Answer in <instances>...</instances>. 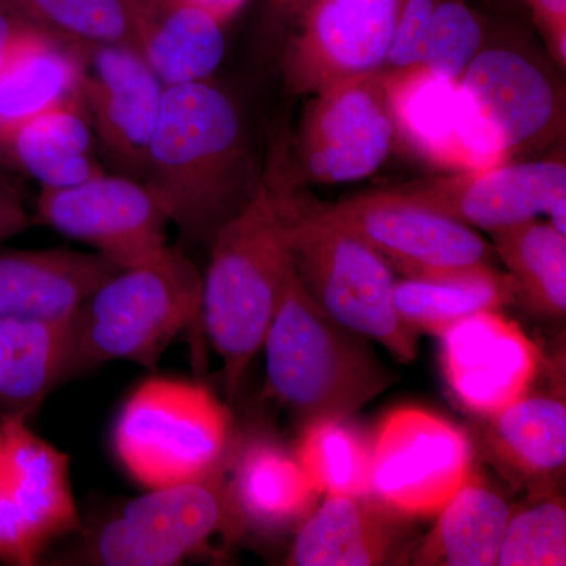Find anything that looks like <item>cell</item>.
Masks as SVG:
<instances>
[{
    "label": "cell",
    "instance_id": "cell-1",
    "mask_svg": "<svg viewBox=\"0 0 566 566\" xmlns=\"http://www.w3.org/2000/svg\"><path fill=\"white\" fill-rule=\"evenodd\" d=\"M244 126L232 96L211 81L166 87L144 181L170 223L210 244L248 203Z\"/></svg>",
    "mask_w": 566,
    "mask_h": 566
},
{
    "label": "cell",
    "instance_id": "cell-2",
    "mask_svg": "<svg viewBox=\"0 0 566 566\" xmlns=\"http://www.w3.org/2000/svg\"><path fill=\"white\" fill-rule=\"evenodd\" d=\"M263 348L268 392L304 424L348 419L397 379L367 337L324 314L292 260Z\"/></svg>",
    "mask_w": 566,
    "mask_h": 566
},
{
    "label": "cell",
    "instance_id": "cell-3",
    "mask_svg": "<svg viewBox=\"0 0 566 566\" xmlns=\"http://www.w3.org/2000/svg\"><path fill=\"white\" fill-rule=\"evenodd\" d=\"M202 275V324L221 356L229 398L263 348L290 263L273 189L260 185L212 237Z\"/></svg>",
    "mask_w": 566,
    "mask_h": 566
},
{
    "label": "cell",
    "instance_id": "cell-4",
    "mask_svg": "<svg viewBox=\"0 0 566 566\" xmlns=\"http://www.w3.org/2000/svg\"><path fill=\"white\" fill-rule=\"evenodd\" d=\"M203 279L180 249L118 271L70 323L66 376L112 360L155 368L175 338L202 322Z\"/></svg>",
    "mask_w": 566,
    "mask_h": 566
},
{
    "label": "cell",
    "instance_id": "cell-5",
    "mask_svg": "<svg viewBox=\"0 0 566 566\" xmlns=\"http://www.w3.org/2000/svg\"><path fill=\"white\" fill-rule=\"evenodd\" d=\"M294 273L316 305L342 326L374 338L401 363L417 356L419 333L398 314L394 270L356 234L274 191Z\"/></svg>",
    "mask_w": 566,
    "mask_h": 566
},
{
    "label": "cell",
    "instance_id": "cell-6",
    "mask_svg": "<svg viewBox=\"0 0 566 566\" xmlns=\"http://www.w3.org/2000/svg\"><path fill=\"white\" fill-rule=\"evenodd\" d=\"M232 442L222 401L199 382L150 378L122 406L112 447L145 490L199 482L218 472Z\"/></svg>",
    "mask_w": 566,
    "mask_h": 566
},
{
    "label": "cell",
    "instance_id": "cell-7",
    "mask_svg": "<svg viewBox=\"0 0 566 566\" xmlns=\"http://www.w3.org/2000/svg\"><path fill=\"white\" fill-rule=\"evenodd\" d=\"M471 439L446 417L398 408L370 444V497L400 516H433L472 476Z\"/></svg>",
    "mask_w": 566,
    "mask_h": 566
},
{
    "label": "cell",
    "instance_id": "cell-8",
    "mask_svg": "<svg viewBox=\"0 0 566 566\" xmlns=\"http://www.w3.org/2000/svg\"><path fill=\"white\" fill-rule=\"evenodd\" d=\"M147 491L88 536L82 557L87 564L178 565L227 521L223 465L199 482Z\"/></svg>",
    "mask_w": 566,
    "mask_h": 566
},
{
    "label": "cell",
    "instance_id": "cell-9",
    "mask_svg": "<svg viewBox=\"0 0 566 566\" xmlns=\"http://www.w3.org/2000/svg\"><path fill=\"white\" fill-rule=\"evenodd\" d=\"M395 140L381 74H367L311 95L297 132V164L316 185L360 181L386 163Z\"/></svg>",
    "mask_w": 566,
    "mask_h": 566
},
{
    "label": "cell",
    "instance_id": "cell-10",
    "mask_svg": "<svg viewBox=\"0 0 566 566\" xmlns=\"http://www.w3.org/2000/svg\"><path fill=\"white\" fill-rule=\"evenodd\" d=\"M397 139L423 161L450 174L510 163L504 142L460 84L416 69L379 73Z\"/></svg>",
    "mask_w": 566,
    "mask_h": 566
},
{
    "label": "cell",
    "instance_id": "cell-11",
    "mask_svg": "<svg viewBox=\"0 0 566 566\" xmlns=\"http://www.w3.org/2000/svg\"><path fill=\"white\" fill-rule=\"evenodd\" d=\"M371 245L405 277L491 264L493 245L472 227L398 192L376 191L316 208Z\"/></svg>",
    "mask_w": 566,
    "mask_h": 566
},
{
    "label": "cell",
    "instance_id": "cell-12",
    "mask_svg": "<svg viewBox=\"0 0 566 566\" xmlns=\"http://www.w3.org/2000/svg\"><path fill=\"white\" fill-rule=\"evenodd\" d=\"M36 214L55 232L92 245L122 270L167 248L170 221L144 180L103 172L69 188L41 189Z\"/></svg>",
    "mask_w": 566,
    "mask_h": 566
},
{
    "label": "cell",
    "instance_id": "cell-13",
    "mask_svg": "<svg viewBox=\"0 0 566 566\" xmlns=\"http://www.w3.org/2000/svg\"><path fill=\"white\" fill-rule=\"evenodd\" d=\"M405 0H307L283 54L286 87L300 95L379 73Z\"/></svg>",
    "mask_w": 566,
    "mask_h": 566
},
{
    "label": "cell",
    "instance_id": "cell-14",
    "mask_svg": "<svg viewBox=\"0 0 566 566\" xmlns=\"http://www.w3.org/2000/svg\"><path fill=\"white\" fill-rule=\"evenodd\" d=\"M77 48L80 96L93 132L123 175L144 180L166 87L132 44Z\"/></svg>",
    "mask_w": 566,
    "mask_h": 566
},
{
    "label": "cell",
    "instance_id": "cell-15",
    "mask_svg": "<svg viewBox=\"0 0 566 566\" xmlns=\"http://www.w3.org/2000/svg\"><path fill=\"white\" fill-rule=\"evenodd\" d=\"M424 208L486 232L538 219L566 197L565 156L521 159L397 188Z\"/></svg>",
    "mask_w": 566,
    "mask_h": 566
},
{
    "label": "cell",
    "instance_id": "cell-16",
    "mask_svg": "<svg viewBox=\"0 0 566 566\" xmlns=\"http://www.w3.org/2000/svg\"><path fill=\"white\" fill-rule=\"evenodd\" d=\"M460 84L493 123L510 161L546 150L564 136L565 93L526 52L483 46Z\"/></svg>",
    "mask_w": 566,
    "mask_h": 566
},
{
    "label": "cell",
    "instance_id": "cell-17",
    "mask_svg": "<svg viewBox=\"0 0 566 566\" xmlns=\"http://www.w3.org/2000/svg\"><path fill=\"white\" fill-rule=\"evenodd\" d=\"M447 386L468 411L494 416L528 394L542 353L520 324L497 311L461 319L441 335Z\"/></svg>",
    "mask_w": 566,
    "mask_h": 566
},
{
    "label": "cell",
    "instance_id": "cell-18",
    "mask_svg": "<svg viewBox=\"0 0 566 566\" xmlns=\"http://www.w3.org/2000/svg\"><path fill=\"white\" fill-rule=\"evenodd\" d=\"M118 271L96 252L0 248V315L71 323L85 300Z\"/></svg>",
    "mask_w": 566,
    "mask_h": 566
},
{
    "label": "cell",
    "instance_id": "cell-19",
    "mask_svg": "<svg viewBox=\"0 0 566 566\" xmlns=\"http://www.w3.org/2000/svg\"><path fill=\"white\" fill-rule=\"evenodd\" d=\"M3 461L14 505L33 539L46 551L81 526L70 482V460L22 417L0 416Z\"/></svg>",
    "mask_w": 566,
    "mask_h": 566
},
{
    "label": "cell",
    "instance_id": "cell-20",
    "mask_svg": "<svg viewBox=\"0 0 566 566\" xmlns=\"http://www.w3.org/2000/svg\"><path fill=\"white\" fill-rule=\"evenodd\" d=\"M397 513L374 497H327L297 532L286 565H386L400 549Z\"/></svg>",
    "mask_w": 566,
    "mask_h": 566
},
{
    "label": "cell",
    "instance_id": "cell-21",
    "mask_svg": "<svg viewBox=\"0 0 566 566\" xmlns=\"http://www.w3.org/2000/svg\"><path fill=\"white\" fill-rule=\"evenodd\" d=\"M223 495L227 515L233 513L255 531L277 532L307 515L319 494L296 457L273 441L256 439L234 458Z\"/></svg>",
    "mask_w": 566,
    "mask_h": 566
},
{
    "label": "cell",
    "instance_id": "cell-22",
    "mask_svg": "<svg viewBox=\"0 0 566 566\" xmlns=\"http://www.w3.org/2000/svg\"><path fill=\"white\" fill-rule=\"evenodd\" d=\"M95 137L81 96H74L14 129L0 153L41 189L69 188L104 172Z\"/></svg>",
    "mask_w": 566,
    "mask_h": 566
},
{
    "label": "cell",
    "instance_id": "cell-23",
    "mask_svg": "<svg viewBox=\"0 0 566 566\" xmlns=\"http://www.w3.org/2000/svg\"><path fill=\"white\" fill-rule=\"evenodd\" d=\"M82 54L41 29L29 33L0 66V147L14 129L80 96Z\"/></svg>",
    "mask_w": 566,
    "mask_h": 566
},
{
    "label": "cell",
    "instance_id": "cell-24",
    "mask_svg": "<svg viewBox=\"0 0 566 566\" xmlns=\"http://www.w3.org/2000/svg\"><path fill=\"white\" fill-rule=\"evenodd\" d=\"M70 323L0 315V408L31 419L66 378Z\"/></svg>",
    "mask_w": 566,
    "mask_h": 566
},
{
    "label": "cell",
    "instance_id": "cell-25",
    "mask_svg": "<svg viewBox=\"0 0 566 566\" xmlns=\"http://www.w3.org/2000/svg\"><path fill=\"white\" fill-rule=\"evenodd\" d=\"M515 301V282L510 274L499 273L491 264L395 282V305L401 318L417 333L438 337L468 316L499 311Z\"/></svg>",
    "mask_w": 566,
    "mask_h": 566
},
{
    "label": "cell",
    "instance_id": "cell-26",
    "mask_svg": "<svg viewBox=\"0 0 566 566\" xmlns=\"http://www.w3.org/2000/svg\"><path fill=\"white\" fill-rule=\"evenodd\" d=\"M137 50L164 87L210 81L226 55L222 24L172 0H156L140 21Z\"/></svg>",
    "mask_w": 566,
    "mask_h": 566
},
{
    "label": "cell",
    "instance_id": "cell-27",
    "mask_svg": "<svg viewBox=\"0 0 566 566\" xmlns=\"http://www.w3.org/2000/svg\"><path fill=\"white\" fill-rule=\"evenodd\" d=\"M509 504L474 475L438 513V523L416 553L417 565H497L509 524Z\"/></svg>",
    "mask_w": 566,
    "mask_h": 566
},
{
    "label": "cell",
    "instance_id": "cell-28",
    "mask_svg": "<svg viewBox=\"0 0 566 566\" xmlns=\"http://www.w3.org/2000/svg\"><path fill=\"white\" fill-rule=\"evenodd\" d=\"M488 419V441L495 457L510 471L535 482H545L558 472H564V398L553 395H524L516 403Z\"/></svg>",
    "mask_w": 566,
    "mask_h": 566
},
{
    "label": "cell",
    "instance_id": "cell-29",
    "mask_svg": "<svg viewBox=\"0 0 566 566\" xmlns=\"http://www.w3.org/2000/svg\"><path fill=\"white\" fill-rule=\"evenodd\" d=\"M493 251L504 262L523 300L536 314L564 318L566 234L538 219L491 232Z\"/></svg>",
    "mask_w": 566,
    "mask_h": 566
},
{
    "label": "cell",
    "instance_id": "cell-30",
    "mask_svg": "<svg viewBox=\"0 0 566 566\" xmlns=\"http://www.w3.org/2000/svg\"><path fill=\"white\" fill-rule=\"evenodd\" d=\"M22 20L74 46L132 44L156 0H2Z\"/></svg>",
    "mask_w": 566,
    "mask_h": 566
},
{
    "label": "cell",
    "instance_id": "cell-31",
    "mask_svg": "<svg viewBox=\"0 0 566 566\" xmlns=\"http://www.w3.org/2000/svg\"><path fill=\"white\" fill-rule=\"evenodd\" d=\"M296 460L318 494L327 497L370 495V446L346 419L304 424Z\"/></svg>",
    "mask_w": 566,
    "mask_h": 566
},
{
    "label": "cell",
    "instance_id": "cell-32",
    "mask_svg": "<svg viewBox=\"0 0 566 566\" xmlns=\"http://www.w3.org/2000/svg\"><path fill=\"white\" fill-rule=\"evenodd\" d=\"M566 512L558 497H542L510 515L499 566H564Z\"/></svg>",
    "mask_w": 566,
    "mask_h": 566
},
{
    "label": "cell",
    "instance_id": "cell-33",
    "mask_svg": "<svg viewBox=\"0 0 566 566\" xmlns=\"http://www.w3.org/2000/svg\"><path fill=\"white\" fill-rule=\"evenodd\" d=\"M485 46V25L464 0H438L419 66L460 81Z\"/></svg>",
    "mask_w": 566,
    "mask_h": 566
},
{
    "label": "cell",
    "instance_id": "cell-34",
    "mask_svg": "<svg viewBox=\"0 0 566 566\" xmlns=\"http://www.w3.org/2000/svg\"><path fill=\"white\" fill-rule=\"evenodd\" d=\"M436 6L438 0H405L379 73H398L420 65Z\"/></svg>",
    "mask_w": 566,
    "mask_h": 566
},
{
    "label": "cell",
    "instance_id": "cell-35",
    "mask_svg": "<svg viewBox=\"0 0 566 566\" xmlns=\"http://www.w3.org/2000/svg\"><path fill=\"white\" fill-rule=\"evenodd\" d=\"M44 551L33 539L14 505L0 439V560L9 565L29 566L41 560Z\"/></svg>",
    "mask_w": 566,
    "mask_h": 566
},
{
    "label": "cell",
    "instance_id": "cell-36",
    "mask_svg": "<svg viewBox=\"0 0 566 566\" xmlns=\"http://www.w3.org/2000/svg\"><path fill=\"white\" fill-rule=\"evenodd\" d=\"M545 36L551 54L566 65V0H524Z\"/></svg>",
    "mask_w": 566,
    "mask_h": 566
},
{
    "label": "cell",
    "instance_id": "cell-37",
    "mask_svg": "<svg viewBox=\"0 0 566 566\" xmlns=\"http://www.w3.org/2000/svg\"><path fill=\"white\" fill-rule=\"evenodd\" d=\"M31 219L20 196L0 175V244L29 229Z\"/></svg>",
    "mask_w": 566,
    "mask_h": 566
},
{
    "label": "cell",
    "instance_id": "cell-38",
    "mask_svg": "<svg viewBox=\"0 0 566 566\" xmlns=\"http://www.w3.org/2000/svg\"><path fill=\"white\" fill-rule=\"evenodd\" d=\"M36 29L39 28L22 20L20 14L14 13L0 0V66L9 57L11 51L18 46V43Z\"/></svg>",
    "mask_w": 566,
    "mask_h": 566
},
{
    "label": "cell",
    "instance_id": "cell-39",
    "mask_svg": "<svg viewBox=\"0 0 566 566\" xmlns=\"http://www.w3.org/2000/svg\"><path fill=\"white\" fill-rule=\"evenodd\" d=\"M172 2L202 10L223 25L243 10L248 0H172Z\"/></svg>",
    "mask_w": 566,
    "mask_h": 566
},
{
    "label": "cell",
    "instance_id": "cell-40",
    "mask_svg": "<svg viewBox=\"0 0 566 566\" xmlns=\"http://www.w3.org/2000/svg\"><path fill=\"white\" fill-rule=\"evenodd\" d=\"M307 0H268L271 14L279 21H294Z\"/></svg>",
    "mask_w": 566,
    "mask_h": 566
}]
</instances>
